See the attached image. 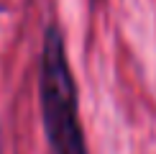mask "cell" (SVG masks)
Returning <instances> with one entry per match:
<instances>
[{
    "label": "cell",
    "mask_w": 156,
    "mask_h": 154,
    "mask_svg": "<svg viewBox=\"0 0 156 154\" xmlns=\"http://www.w3.org/2000/svg\"><path fill=\"white\" fill-rule=\"evenodd\" d=\"M38 105L51 154H90L80 118V90L56 21L44 28L38 59Z\"/></svg>",
    "instance_id": "obj_1"
}]
</instances>
